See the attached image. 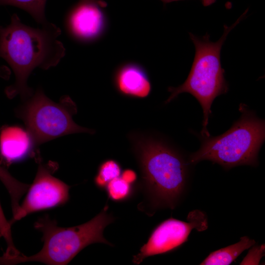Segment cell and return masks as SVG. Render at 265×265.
<instances>
[{
    "label": "cell",
    "instance_id": "obj_8",
    "mask_svg": "<svg viewBox=\"0 0 265 265\" xmlns=\"http://www.w3.org/2000/svg\"><path fill=\"white\" fill-rule=\"evenodd\" d=\"M187 219L188 221L185 222L170 218L160 223L139 252L133 256L132 263L137 265L147 257L174 250L187 241L192 229L201 231L207 228L206 216L199 211L190 212Z\"/></svg>",
    "mask_w": 265,
    "mask_h": 265
},
{
    "label": "cell",
    "instance_id": "obj_6",
    "mask_svg": "<svg viewBox=\"0 0 265 265\" xmlns=\"http://www.w3.org/2000/svg\"><path fill=\"white\" fill-rule=\"evenodd\" d=\"M24 102L16 113L24 121L36 146L67 134L94 133L93 130L74 121L73 116L77 113V107L68 96L62 97L56 103L38 88Z\"/></svg>",
    "mask_w": 265,
    "mask_h": 265
},
{
    "label": "cell",
    "instance_id": "obj_4",
    "mask_svg": "<svg viewBox=\"0 0 265 265\" xmlns=\"http://www.w3.org/2000/svg\"><path fill=\"white\" fill-rule=\"evenodd\" d=\"M242 14L232 25L224 26L222 35L216 42L210 40L206 33L202 37L189 33V38L195 47V55L189 74L185 81L177 87H169L170 95L165 103H168L183 93L193 95L199 102L203 111V137H209L207 128L211 107L214 99L225 94L228 85L224 78V70L222 68L220 52L222 47L229 32L244 18Z\"/></svg>",
    "mask_w": 265,
    "mask_h": 265
},
{
    "label": "cell",
    "instance_id": "obj_11",
    "mask_svg": "<svg viewBox=\"0 0 265 265\" xmlns=\"http://www.w3.org/2000/svg\"><path fill=\"white\" fill-rule=\"evenodd\" d=\"M115 82L117 88L122 94L137 98L147 97L151 89L146 72L135 64H127L118 69Z\"/></svg>",
    "mask_w": 265,
    "mask_h": 265
},
{
    "label": "cell",
    "instance_id": "obj_16",
    "mask_svg": "<svg viewBox=\"0 0 265 265\" xmlns=\"http://www.w3.org/2000/svg\"><path fill=\"white\" fill-rule=\"evenodd\" d=\"M121 173V167L117 161L113 159L106 160L99 166L94 179L95 184L99 188L105 189L108 183L119 177Z\"/></svg>",
    "mask_w": 265,
    "mask_h": 265
},
{
    "label": "cell",
    "instance_id": "obj_15",
    "mask_svg": "<svg viewBox=\"0 0 265 265\" xmlns=\"http://www.w3.org/2000/svg\"><path fill=\"white\" fill-rule=\"evenodd\" d=\"M47 0H0V5H11L20 8L29 14L41 25L47 23L45 16Z\"/></svg>",
    "mask_w": 265,
    "mask_h": 265
},
{
    "label": "cell",
    "instance_id": "obj_18",
    "mask_svg": "<svg viewBox=\"0 0 265 265\" xmlns=\"http://www.w3.org/2000/svg\"><path fill=\"white\" fill-rule=\"evenodd\" d=\"M265 251V245L254 247L241 262L240 265H258Z\"/></svg>",
    "mask_w": 265,
    "mask_h": 265
},
{
    "label": "cell",
    "instance_id": "obj_13",
    "mask_svg": "<svg viewBox=\"0 0 265 265\" xmlns=\"http://www.w3.org/2000/svg\"><path fill=\"white\" fill-rule=\"evenodd\" d=\"M136 180L135 173L131 170H126L121 175L111 180L105 190L108 198L115 202L128 200L133 194V183Z\"/></svg>",
    "mask_w": 265,
    "mask_h": 265
},
{
    "label": "cell",
    "instance_id": "obj_7",
    "mask_svg": "<svg viewBox=\"0 0 265 265\" xmlns=\"http://www.w3.org/2000/svg\"><path fill=\"white\" fill-rule=\"evenodd\" d=\"M57 167L54 162L39 163L32 184L9 221L11 225L30 213L60 206L68 202L70 186L53 175Z\"/></svg>",
    "mask_w": 265,
    "mask_h": 265
},
{
    "label": "cell",
    "instance_id": "obj_10",
    "mask_svg": "<svg viewBox=\"0 0 265 265\" xmlns=\"http://www.w3.org/2000/svg\"><path fill=\"white\" fill-rule=\"evenodd\" d=\"M34 144L27 130L6 126L0 132V157L6 164L25 159L33 152Z\"/></svg>",
    "mask_w": 265,
    "mask_h": 265
},
{
    "label": "cell",
    "instance_id": "obj_3",
    "mask_svg": "<svg viewBox=\"0 0 265 265\" xmlns=\"http://www.w3.org/2000/svg\"><path fill=\"white\" fill-rule=\"evenodd\" d=\"M106 206L94 218L82 224L64 228L57 225L48 215L40 218L34 228L42 232L43 246L36 254L30 256L18 254L0 257V265H15L37 262L49 265L68 264L80 251L88 245L103 243L113 246L103 236L105 227L115 218L107 213Z\"/></svg>",
    "mask_w": 265,
    "mask_h": 265
},
{
    "label": "cell",
    "instance_id": "obj_14",
    "mask_svg": "<svg viewBox=\"0 0 265 265\" xmlns=\"http://www.w3.org/2000/svg\"><path fill=\"white\" fill-rule=\"evenodd\" d=\"M0 180L9 194L13 215L20 206L19 202L21 197L27 191L29 185L23 183L16 179L5 168L0 165Z\"/></svg>",
    "mask_w": 265,
    "mask_h": 265
},
{
    "label": "cell",
    "instance_id": "obj_12",
    "mask_svg": "<svg viewBox=\"0 0 265 265\" xmlns=\"http://www.w3.org/2000/svg\"><path fill=\"white\" fill-rule=\"evenodd\" d=\"M254 239L245 236L236 243L212 252L201 264L202 265H228L242 252L253 246Z\"/></svg>",
    "mask_w": 265,
    "mask_h": 265
},
{
    "label": "cell",
    "instance_id": "obj_19",
    "mask_svg": "<svg viewBox=\"0 0 265 265\" xmlns=\"http://www.w3.org/2000/svg\"><path fill=\"white\" fill-rule=\"evenodd\" d=\"M10 75L11 71L7 66L0 64V78L5 80H8Z\"/></svg>",
    "mask_w": 265,
    "mask_h": 265
},
{
    "label": "cell",
    "instance_id": "obj_22",
    "mask_svg": "<svg viewBox=\"0 0 265 265\" xmlns=\"http://www.w3.org/2000/svg\"><path fill=\"white\" fill-rule=\"evenodd\" d=\"M1 237H2V236H1V234L0 233V238Z\"/></svg>",
    "mask_w": 265,
    "mask_h": 265
},
{
    "label": "cell",
    "instance_id": "obj_9",
    "mask_svg": "<svg viewBox=\"0 0 265 265\" xmlns=\"http://www.w3.org/2000/svg\"><path fill=\"white\" fill-rule=\"evenodd\" d=\"M98 4L80 1L71 11L69 23L72 33L78 38L90 40L96 38L105 27V16Z\"/></svg>",
    "mask_w": 265,
    "mask_h": 265
},
{
    "label": "cell",
    "instance_id": "obj_1",
    "mask_svg": "<svg viewBox=\"0 0 265 265\" xmlns=\"http://www.w3.org/2000/svg\"><path fill=\"white\" fill-rule=\"evenodd\" d=\"M59 27L48 22L39 27L23 24L13 14L10 24L0 26V57L9 64L15 75L14 82L5 89L9 99L19 95L25 101L33 94L27 79L36 68L47 70L55 67L65 55V48L58 39Z\"/></svg>",
    "mask_w": 265,
    "mask_h": 265
},
{
    "label": "cell",
    "instance_id": "obj_2",
    "mask_svg": "<svg viewBox=\"0 0 265 265\" xmlns=\"http://www.w3.org/2000/svg\"><path fill=\"white\" fill-rule=\"evenodd\" d=\"M135 149L151 205L174 209L186 185L188 163L176 151L153 138L137 139Z\"/></svg>",
    "mask_w": 265,
    "mask_h": 265
},
{
    "label": "cell",
    "instance_id": "obj_17",
    "mask_svg": "<svg viewBox=\"0 0 265 265\" xmlns=\"http://www.w3.org/2000/svg\"><path fill=\"white\" fill-rule=\"evenodd\" d=\"M11 226L9 221H7L5 217L0 203V233L7 244L6 251L3 254L5 256H13L20 254L14 245L12 237Z\"/></svg>",
    "mask_w": 265,
    "mask_h": 265
},
{
    "label": "cell",
    "instance_id": "obj_21",
    "mask_svg": "<svg viewBox=\"0 0 265 265\" xmlns=\"http://www.w3.org/2000/svg\"><path fill=\"white\" fill-rule=\"evenodd\" d=\"M80 1H85L95 3L101 7H105L107 4L104 0H80Z\"/></svg>",
    "mask_w": 265,
    "mask_h": 265
},
{
    "label": "cell",
    "instance_id": "obj_20",
    "mask_svg": "<svg viewBox=\"0 0 265 265\" xmlns=\"http://www.w3.org/2000/svg\"><path fill=\"white\" fill-rule=\"evenodd\" d=\"M163 2L166 3L174 1H178L180 0H160ZM204 6H208L214 3L216 0H200Z\"/></svg>",
    "mask_w": 265,
    "mask_h": 265
},
{
    "label": "cell",
    "instance_id": "obj_5",
    "mask_svg": "<svg viewBox=\"0 0 265 265\" xmlns=\"http://www.w3.org/2000/svg\"><path fill=\"white\" fill-rule=\"evenodd\" d=\"M241 115L225 132L215 137H204L200 149L191 154L188 164L208 160L226 169L242 165L255 166L265 138V125L251 111L240 106Z\"/></svg>",
    "mask_w": 265,
    "mask_h": 265
}]
</instances>
